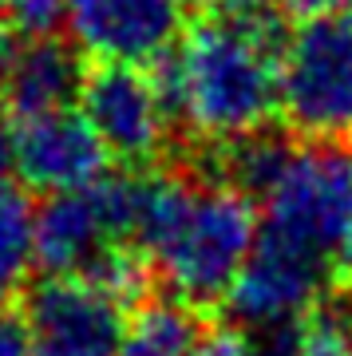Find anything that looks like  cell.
Returning a JSON list of instances; mask_svg holds the SVG:
<instances>
[{
  "label": "cell",
  "mask_w": 352,
  "mask_h": 356,
  "mask_svg": "<svg viewBox=\"0 0 352 356\" xmlns=\"http://www.w3.org/2000/svg\"><path fill=\"white\" fill-rule=\"evenodd\" d=\"M257 214L253 198L234 182H190L175 175H147L135 250L186 305L226 301L253 254Z\"/></svg>",
  "instance_id": "7a4b0ae2"
},
{
  "label": "cell",
  "mask_w": 352,
  "mask_h": 356,
  "mask_svg": "<svg viewBox=\"0 0 352 356\" xmlns=\"http://www.w3.org/2000/svg\"><path fill=\"white\" fill-rule=\"evenodd\" d=\"M147 175H103L36 206V261L48 277H83L107 254L135 245Z\"/></svg>",
  "instance_id": "5b68a950"
},
{
  "label": "cell",
  "mask_w": 352,
  "mask_h": 356,
  "mask_svg": "<svg viewBox=\"0 0 352 356\" xmlns=\"http://www.w3.org/2000/svg\"><path fill=\"white\" fill-rule=\"evenodd\" d=\"M344 4H349V0H285V8H293L301 20L321 16V13H333V8H344Z\"/></svg>",
  "instance_id": "ac0fdd59"
},
{
  "label": "cell",
  "mask_w": 352,
  "mask_h": 356,
  "mask_svg": "<svg viewBox=\"0 0 352 356\" xmlns=\"http://www.w3.org/2000/svg\"><path fill=\"white\" fill-rule=\"evenodd\" d=\"M257 238L305 257L328 281L352 277V154L344 147H293L262 194Z\"/></svg>",
  "instance_id": "3957f363"
},
{
  "label": "cell",
  "mask_w": 352,
  "mask_h": 356,
  "mask_svg": "<svg viewBox=\"0 0 352 356\" xmlns=\"http://www.w3.org/2000/svg\"><path fill=\"white\" fill-rule=\"evenodd\" d=\"M285 356H352V321L340 313L305 317Z\"/></svg>",
  "instance_id": "5bb4252c"
},
{
  "label": "cell",
  "mask_w": 352,
  "mask_h": 356,
  "mask_svg": "<svg viewBox=\"0 0 352 356\" xmlns=\"http://www.w3.org/2000/svg\"><path fill=\"white\" fill-rule=\"evenodd\" d=\"M0 356H32L24 317H13L0 309Z\"/></svg>",
  "instance_id": "e0dca14e"
},
{
  "label": "cell",
  "mask_w": 352,
  "mask_h": 356,
  "mask_svg": "<svg viewBox=\"0 0 352 356\" xmlns=\"http://www.w3.org/2000/svg\"><path fill=\"white\" fill-rule=\"evenodd\" d=\"M328 277L305 257L281 250V245L257 238L253 254L241 269V277L230 289V309L246 332L277 329V325H297L313 317V305L321 301Z\"/></svg>",
  "instance_id": "30bf717a"
},
{
  "label": "cell",
  "mask_w": 352,
  "mask_h": 356,
  "mask_svg": "<svg viewBox=\"0 0 352 356\" xmlns=\"http://www.w3.org/2000/svg\"><path fill=\"white\" fill-rule=\"evenodd\" d=\"M4 166H8V131L0 127V175H4Z\"/></svg>",
  "instance_id": "ffe728a7"
},
{
  "label": "cell",
  "mask_w": 352,
  "mask_h": 356,
  "mask_svg": "<svg viewBox=\"0 0 352 356\" xmlns=\"http://www.w3.org/2000/svg\"><path fill=\"white\" fill-rule=\"evenodd\" d=\"M63 28L95 64L151 67L182 36V0H67Z\"/></svg>",
  "instance_id": "9c48e42d"
},
{
  "label": "cell",
  "mask_w": 352,
  "mask_h": 356,
  "mask_svg": "<svg viewBox=\"0 0 352 356\" xmlns=\"http://www.w3.org/2000/svg\"><path fill=\"white\" fill-rule=\"evenodd\" d=\"M79 111L88 115L107 154L123 163H151L163 154L175 127L159 76L131 64H95L79 88Z\"/></svg>",
  "instance_id": "8992f818"
},
{
  "label": "cell",
  "mask_w": 352,
  "mask_h": 356,
  "mask_svg": "<svg viewBox=\"0 0 352 356\" xmlns=\"http://www.w3.org/2000/svg\"><path fill=\"white\" fill-rule=\"evenodd\" d=\"M277 111L309 143H352V8L309 16L281 44Z\"/></svg>",
  "instance_id": "277c9868"
},
{
  "label": "cell",
  "mask_w": 352,
  "mask_h": 356,
  "mask_svg": "<svg viewBox=\"0 0 352 356\" xmlns=\"http://www.w3.org/2000/svg\"><path fill=\"white\" fill-rule=\"evenodd\" d=\"M202 321L186 301H143L131 309L119 341V356H194L202 344Z\"/></svg>",
  "instance_id": "7c38bea8"
},
{
  "label": "cell",
  "mask_w": 352,
  "mask_h": 356,
  "mask_svg": "<svg viewBox=\"0 0 352 356\" xmlns=\"http://www.w3.org/2000/svg\"><path fill=\"white\" fill-rule=\"evenodd\" d=\"M79 88V56L67 44L56 36H16L0 28V103L13 119L72 107Z\"/></svg>",
  "instance_id": "8fae6325"
},
{
  "label": "cell",
  "mask_w": 352,
  "mask_h": 356,
  "mask_svg": "<svg viewBox=\"0 0 352 356\" xmlns=\"http://www.w3.org/2000/svg\"><path fill=\"white\" fill-rule=\"evenodd\" d=\"M281 44L285 40L262 4L214 8L194 20L159 72L175 123L214 147L265 131L277 111Z\"/></svg>",
  "instance_id": "6da1fadb"
},
{
  "label": "cell",
  "mask_w": 352,
  "mask_h": 356,
  "mask_svg": "<svg viewBox=\"0 0 352 356\" xmlns=\"http://www.w3.org/2000/svg\"><path fill=\"white\" fill-rule=\"evenodd\" d=\"M194 356H262V353H257V344L250 341L246 329H218L202 337Z\"/></svg>",
  "instance_id": "2e32d148"
},
{
  "label": "cell",
  "mask_w": 352,
  "mask_h": 356,
  "mask_svg": "<svg viewBox=\"0 0 352 356\" xmlns=\"http://www.w3.org/2000/svg\"><path fill=\"white\" fill-rule=\"evenodd\" d=\"M67 0H0V28L16 36H56Z\"/></svg>",
  "instance_id": "9a60e30c"
},
{
  "label": "cell",
  "mask_w": 352,
  "mask_h": 356,
  "mask_svg": "<svg viewBox=\"0 0 352 356\" xmlns=\"http://www.w3.org/2000/svg\"><path fill=\"white\" fill-rule=\"evenodd\" d=\"M36 269V206L28 186L0 178V309L28 289Z\"/></svg>",
  "instance_id": "4fadbf2b"
},
{
  "label": "cell",
  "mask_w": 352,
  "mask_h": 356,
  "mask_svg": "<svg viewBox=\"0 0 352 356\" xmlns=\"http://www.w3.org/2000/svg\"><path fill=\"white\" fill-rule=\"evenodd\" d=\"M194 4H206V8H257L262 0H194Z\"/></svg>",
  "instance_id": "d6986e66"
},
{
  "label": "cell",
  "mask_w": 352,
  "mask_h": 356,
  "mask_svg": "<svg viewBox=\"0 0 352 356\" xmlns=\"http://www.w3.org/2000/svg\"><path fill=\"white\" fill-rule=\"evenodd\" d=\"M32 356H119L127 305L91 277H48L24 309Z\"/></svg>",
  "instance_id": "52a82bcc"
},
{
  "label": "cell",
  "mask_w": 352,
  "mask_h": 356,
  "mask_svg": "<svg viewBox=\"0 0 352 356\" xmlns=\"http://www.w3.org/2000/svg\"><path fill=\"white\" fill-rule=\"evenodd\" d=\"M107 163H111L107 147L99 143L88 115L76 107L20 115L8 127V166L28 191H83L107 175Z\"/></svg>",
  "instance_id": "ba28073f"
}]
</instances>
